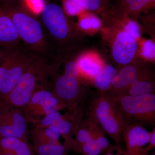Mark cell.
Masks as SVG:
<instances>
[{"mask_svg": "<svg viewBox=\"0 0 155 155\" xmlns=\"http://www.w3.org/2000/svg\"><path fill=\"white\" fill-rule=\"evenodd\" d=\"M110 0H108V1H109V2H110Z\"/></svg>", "mask_w": 155, "mask_h": 155, "instance_id": "obj_32", "label": "cell"}, {"mask_svg": "<svg viewBox=\"0 0 155 155\" xmlns=\"http://www.w3.org/2000/svg\"><path fill=\"white\" fill-rule=\"evenodd\" d=\"M105 155H128L126 151L120 149L117 146H113Z\"/></svg>", "mask_w": 155, "mask_h": 155, "instance_id": "obj_26", "label": "cell"}, {"mask_svg": "<svg viewBox=\"0 0 155 155\" xmlns=\"http://www.w3.org/2000/svg\"><path fill=\"white\" fill-rule=\"evenodd\" d=\"M149 72L144 62L138 59L131 64L119 68L112 81L109 95L124 94L132 83Z\"/></svg>", "mask_w": 155, "mask_h": 155, "instance_id": "obj_12", "label": "cell"}, {"mask_svg": "<svg viewBox=\"0 0 155 155\" xmlns=\"http://www.w3.org/2000/svg\"><path fill=\"white\" fill-rule=\"evenodd\" d=\"M155 93V76L149 72L132 83L124 94L137 96Z\"/></svg>", "mask_w": 155, "mask_h": 155, "instance_id": "obj_18", "label": "cell"}, {"mask_svg": "<svg viewBox=\"0 0 155 155\" xmlns=\"http://www.w3.org/2000/svg\"><path fill=\"white\" fill-rule=\"evenodd\" d=\"M110 31L111 58L119 68L137 60L136 38L119 23L107 24Z\"/></svg>", "mask_w": 155, "mask_h": 155, "instance_id": "obj_8", "label": "cell"}, {"mask_svg": "<svg viewBox=\"0 0 155 155\" xmlns=\"http://www.w3.org/2000/svg\"><path fill=\"white\" fill-rule=\"evenodd\" d=\"M137 19L139 20L142 29L150 37L155 45V14L149 13Z\"/></svg>", "mask_w": 155, "mask_h": 155, "instance_id": "obj_23", "label": "cell"}, {"mask_svg": "<svg viewBox=\"0 0 155 155\" xmlns=\"http://www.w3.org/2000/svg\"><path fill=\"white\" fill-rule=\"evenodd\" d=\"M150 13H153V14H155V9L153 11H152V12H150Z\"/></svg>", "mask_w": 155, "mask_h": 155, "instance_id": "obj_31", "label": "cell"}, {"mask_svg": "<svg viewBox=\"0 0 155 155\" xmlns=\"http://www.w3.org/2000/svg\"><path fill=\"white\" fill-rule=\"evenodd\" d=\"M110 6L119 14L137 19L155 10V0H117Z\"/></svg>", "mask_w": 155, "mask_h": 155, "instance_id": "obj_14", "label": "cell"}, {"mask_svg": "<svg viewBox=\"0 0 155 155\" xmlns=\"http://www.w3.org/2000/svg\"><path fill=\"white\" fill-rule=\"evenodd\" d=\"M116 1H117V0H116Z\"/></svg>", "mask_w": 155, "mask_h": 155, "instance_id": "obj_35", "label": "cell"}, {"mask_svg": "<svg viewBox=\"0 0 155 155\" xmlns=\"http://www.w3.org/2000/svg\"><path fill=\"white\" fill-rule=\"evenodd\" d=\"M23 2L14 7L2 8L12 20L24 46L46 58L47 54L52 50L44 29L41 21Z\"/></svg>", "mask_w": 155, "mask_h": 155, "instance_id": "obj_1", "label": "cell"}, {"mask_svg": "<svg viewBox=\"0 0 155 155\" xmlns=\"http://www.w3.org/2000/svg\"><path fill=\"white\" fill-rule=\"evenodd\" d=\"M90 110V118L97 123L116 144L122 143L124 122L110 97L101 93L93 100Z\"/></svg>", "mask_w": 155, "mask_h": 155, "instance_id": "obj_7", "label": "cell"}, {"mask_svg": "<svg viewBox=\"0 0 155 155\" xmlns=\"http://www.w3.org/2000/svg\"><path fill=\"white\" fill-rule=\"evenodd\" d=\"M148 155H155V149L153 150Z\"/></svg>", "mask_w": 155, "mask_h": 155, "instance_id": "obj_29", "label": "cell"}, {"mask_svg": "<svg viewBox=\"0 0 155 155\" xmlns=\"http://www.w3.org/2000/svg\"><path fill=\"white\" fill-rule=\"evenodd\" d=\"M0 155H1V152H0Z\"/></svg>", "mask_w": 155, "mask_h": 155, "instance_id": "obj_34", "label": "cell"}, {"mask_svg": "<svg viewBox=\"0 0 155 155\" xmlns=\"http://www.w3.org/2000/svg\"><path fill=\"white\" fill-rule=\"evenodd\" d=\"M108 95L119 111L124 125L155 126V93L137 96L125 94Z\"/></svg>", "mask_w": 155, "mask_h": 155, "instance_id": "obj_4", "label": "cell"}, {"mask_svg": "<svg viewBox=\"0 0 155 155\" xmlns=\"http://www.w3.org/2000/svg\"><path fill=\"white\" fill-rule=\"evenodd\" d=\"M107 1H108V2H109V1H108V0H107Z\"/></svg>", "mask_w": 155, "mask_h": 155, "instance_id": "obj_33", "label": "cell"}, {"mask_svg": "<svg viewBox=\"0 0 155 155\" xmlns=\"http://www.w3.org/2000/svg\"><path fill=\"white\" fill-rule=\"evenodd\" d=\"M52 73V68L48 64L46 58L40 56L25 70L13 90L2 100L22 113L33 95L50 84L48 78Z\"/></svg>", "mask_w": 155, "mask_h": 155, "instance_id": "obj_3", "label": "cell"}, {"mask_svg": "<svg viewBox=\"0 0 155 155\" xmlns=\"http://www.w3.org/2000/svg\"><path fill=\"white\" fill-rule=\"evenodd\" d=\"M76 108L68 116H63L59 111L48 114L37 122L35 127L49 128L58 132L65 139L64 145L68 146L81 123L82 114Z\"/></svg>", "mask_w": 155, "mask_h": 155, "instance_id": "obj_11", "label": "cell"}, {"mask_svg": "<svg viewBox=\"0 0 155 155\" xmlns=\"http://www.w3.org/2000/svg\"><path fill=\"white\" fill-rule=\"evenodd\" d=\"M0 152H1V155H13L9 153H8L4 151L1 149H0Z\"/></svg>", "mask_w": 155, "mask_h": 155, "instance_id": "obj_28", "label": "cell"}, {"mask_svg": "<svg viewBox=\"0 0 155 155\" xmlns=\"http://www.w3.org/2000/svg\"><path fill=\"white\" fill-rule=\"evenodd\" d=\"M150 132L149 143L142 149L140 155H148L152 150L155 149V126Z\"/></svg>", "mask_w": 155, "mask_h": 155, "instance_id": "obj_25", "label": "cell"}, {"mask_svg": "<svg viewBox=\"0 0 155 155\" xmlns=\"http://www.w3.org/2000/svg\"><path fill=\"white\" fill-rule=\"evenodd\" d=\"M23 0H0V5L5 8L14 7L21 2Z\"/></svg>", "mask_w": 155, "mask_h": 155, "instance_id": "obj_27", "label": "cell"}, {"mask_svg": "<svg viewBox=\"0 0 155 155\" xmlns=\"http://www.w3.org/2000/svg\"><path fill=\"white\" fill-rule=\"evenodd\" d=\"M71 150L82 155H99L102 151L94 140L72 147Z\"/></svg>", "mask_w": 155, "mask_h": 155, "instance_id": "obj_24", "label": "cell"}, {"mask_svg": "<svg viewBox=\"0 0 155 155\" xmlns=\"http://www.w3.org/2000/svg\"><path fill=\"white\" fill-rule=\"evenodd\" d=\"M81 8L102 15L109 5L107 0H65Z\"/></svg>", "mask_w": 155, "mask_h": 155, "instance_id": "obj_22", "label": "cell"}, {"mask_svg": "<svg viewBox=\"0 0 155 155\" xmlns=\"http://www.w3.org/2000/svg\"><path fill=\"white\" fill-rule=\"evenodd\" d=\"M28 122L21 111L0 99V137H17L28 141Z\"/></svg>", "mask_w": 155, "mask_h": 155, "instance_id": "obj_10", "label": "cell"}, {"mask_svg": "<svg viewBox=\"0 0 155 155\" xmlns=\"http://www.w3.org/2000/svg\"><path fill=\"white\" fill-rule=\"evenodd\" d=\"M86 125L91 133L93 139L98 146L102 154L106 153L110 149L113 145H111L106 137V134L99 125L89 118L86 122Z\"/></svg>", "mask_w": 155, "mask_h": 155, "instance_id": "obj_20", "label": "cell"}, {"mask_svg": "<svg viewBox=\"0 0 155 155\" xmlns=\"http://www.w3.org/2000/svg\"><path fill=\"white\" fill-rule=\"evenodd\" d=\"M40 56L24 46L4 51L0 60V99L13 90L25 70Z\"/></svg>", "mask_w": 155, "mask_h": 155, "instance_id": "obj_5", "label": "cell"}, {"mask_svg": "<svg viewBox=\"0 0 155 155\" xmlns=\"http://www.w3.org/2000/svg\"><path fill=\"white\" fill-rule=\"evenodd\" d=\"M3 54H4V51H0V60L2 57Z\"/></svg>", "mask_w": 155, "mask_h": 155, "instance_id": "obj_30", "label": "cell"}, {"mask_svg": "<svg viewBox=\"0 0 155 155\" xmlns=\"http://www.w3.org/2000/svg\"><path fill=\"white\" fill-rule=\"evenodd\" d=\"M79 76L91 81L104 66L97 59L89 55L81 56L78 58Z\"/></svg>", "mask_w": 155, "mask_h": 155, "instance_id": "obj_17", "label": "cell"}, {"mask_svg": "<svg viewBox=\"0 0 155 155\" xmlns=\"http://www.w3.org/2000/svg\"><path fill=\"white\" fill-rule=\"evenodd\" d=\"M64 71L54 78L52 90L59 100L70 109L77 107L81 94L78 58L64 55L61 57Z\"/></svg>", "mask_w": 155, "mask_h": 155, "instance_id": "obj_6", "label": "cell"}, {"mask_svg": "<svg viewBox=\"0 0 155 155\" xmlns=\"http://www.w3.org/2000/svg\"><path fill=\"white\" fill-rule=\"evenodd\" d=\"M66 107L54 93L49 84L40 89L33 95L22 113L28 122L35 124L47 115Z\"/></svg>", "mask_w": 155, "mask_h": 155, "instance_id": "obj_9", "label": "cell"}, {"mask_svg": "<svg viewBox=\"0 0 155 155\" xmlns=\"http://www.w3.org/2000/svg\"><path fill=\"white\" fill-rule=\"evenodd\" d=\"M118 69L111 65H104L101 71L91 81L93 85L101 93H106L110 87L112 81Z\"/></svg>", "mask_w": 155, "mask_h": 155, "instance_id": "obj_19", "label": "cell"}, {"mask_svg": "<svg viewBox=\"0 0 155 155\" xmlns=\"http://www.w3.org/2000/svg\"><path fill=\"white\" fill-rule=\"evenodd\" d=\"M151 132L141 125L125 124L122 131V139L125 142L128 155H140L142 149L148 144Z\"/></svg>", "mask_w": 155, "mask_h": 155, "instance_id": "obj_13", "label": "cell"}, {"mask_svg": "<svg viewBox=\"0 0 155 155\" xmlns=\"http://www.w3.org/2000/svg\"><path fill=\"white\" fill-rule=\"evenodd\" d=\"M31 134L34 143H56L60 142V134L49 128L34 127Z\"/></svg>", "mask_w": 155, "mask_h": 155, "instance_id": "obj_21", "label": "cell"}, {"mask_svg": "<svg viewBox=\"0 0 155 155\" xmlns=\"http://www.w3.org/2000/svg\"><path fill=\"white\" fill-rule=\"evenodd\" d=\"M41 23L52 51L63 55L76 40V27L59 5L46 4L41 13Z\"/></svg>", "mask_w": 155, "mask_h": 155, "instance_id": "obj_2", "label": "cell"}, {"mask_svg": "<svg viewBox=\"0 0 155 155\" xmlns=\"http://www.w3.org/2000/svg\"><path fill=\"white\" fill-rule=\"evenodd\" d=\"M21 41L11 18L0 5V47L7 51L19 47Z\"/></svg>", "mask_w": 155, "mask_h": 155, "instance_id": "obj_15", "label": "cell"}, {"mask_svg": "<svg viewBox=\"0 0 155 155\" xmlns=\"http://www.w3.org/2000/svg\"><path fill=\"white\" fill-rule=\"evenodd\" d=\"M0 149L13 155H36L28 141L17 137H0Z\"/></svg>", "mask_w": 155, "mask_h": 155, "instance_id": "obj_16", "label": "cell"}]
</instances>
